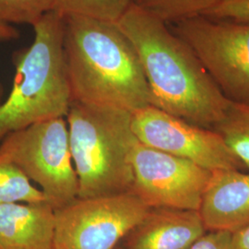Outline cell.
<instances>
[{"mask_svg":"<svg viewBox=\"0 0 249 249\" xmlns=\"http://www.w3.org/2000/svg\"><path fill=\"white\" fill-rule=\"evenodd\" d=\"M116 23L139 55L151 106L206 128L223 121L231 101L168 24L133 4Z\"/></svg>","mask_w":249,"mask_h":249,"instance_id":"6da1fadb","label":"cell"},{"mask_svg":"<svg viewBox=\"0 0 249 249\" xmlns=\"http://www.w3.org/2000/svg\"><path fill=\"white\" fill-rule=\"evenodd\" d=\"M63 45L72 101L132 114L151 106L139 55L116 22L64 17Z\"/></svg>","mask_w":249,"mask_h":249,"instance_id":"7a4b0ae2","label":"cell"},{"mask_svg":"<svg viewBox=\"0 0 249 249\" xmlns=\"http://www.w3.org/2000/svg\"><path fill=\"white\" fill-rule=\"evenodd\" d=\"M35 39L12 55L15 77L0 104V142L45 120L65 117L72 103L64 53V17L51 10L34 25Z\"/></svg>","mask_w":249,"mask_h":249,"instance_id":"3957f363","label":"cell"},{"mask_svg":"<svg viewBox=\"0 0 249 249\" xmlns=\"http://www.w3.org/2000/svg\"><path fill=\"white\" fill-rule=\"evenodd\" d=\"M132 113L72 101L67 123L80 198L131 191Z\"/></svg>","mask_w":249,"mask_h":249,"instance_id":"277c9868","label":"cell"},{"mask_svg":"<svg viewBox=\"0 0 249 249\" xmlns=\"http://www.w3.org/2000/svg\"><path fill=\"white\" fill-rule=\"evenodd\" d=\"M0 157L41 187L45 201L54 211L78 197L79 181L64 117L38 122L9 134L0 143Z\"/></svg>","mask_w":249,"mask_h":249,"instance_id":"5b68a950","label":"cell"},{"mask_svg":"<svg viewBox=\"0 0 249 249\" xmlns=\"http://www.w3.org/2000/svg\"><path fill=\"white\" fill-rule=\"evenodd\" d=\"M229 101L249 104V22L206 16L168 24Z\"/></svg>","mask_w":249,"mask_h":249,"instance_id":"8992f818","label":"cell"},{"mask_svg":"<svg viewBox=\"0 0 249 249\" xmlns=\"http://www.w3.org/2000/svg\"><path fill=\"white\" fill-rule=\"evenodd\" d=\"M150 209L131 192L77 197L54 211L53 249H116Z\"/></svg>","mask_w":249,"mask_h":249,"instance_id":"52a82bcc","label":"cell"},{"mask_svg":"<svg viewBox=\"0 0 249 249\" xmlns=\"http://www.w3.org/2000/svg\"><path fill=\"white\" fill-rule=\"evenodd\" d=\"M131 193L150 208L199 211L213 172L138 140L131 154Z\"/></svg>","mask_w":249,"mask_h":249,"instance_id":"ba28073f","label":"cell"},{"mask_svg":"<svg viewBox=\"0 0 249 249\" xmlns=\"http://www.w3.org/2000/svg\"><path fill=\"white\" fill-rule=\"evenodd\" d=\"M131 129L144 145L212 172L248 170L217 131L188 123L152 106L134 112Z\"/></svg>","mask_w":249,"mask_h":249,"instance_id":"9c48e42d","label":"cell"},{"mask_svg":"<svg viewBox=\"0 0 249 249\" xmlns=\"http://www.w3.org/2000/svg\"><path fill=\"white\" fill-rule=\"evenodd\" d=\"M206 232L197 211L151 208L119 246L122 249H188Z\"/></svg>","mask_w":249,"mask_h":249,"instance_id":"30bf717a","label":"cell"},{"mask_svg":"<svg viewBox=\"0 0 249 249\" xmlns=\"http://www.w3.org/2000/svg\"><path fill=\"white\" fill-rule=\"evenodd\" d=\"M207 231L234 232L249 225V173L213 171L198 211Z\"/></svg>","mask_w":249,"mask_h":249,"instance_id":"8fae6325","label":"cell"},{"mask_svg":"<svg viewBox=\"0 0 249 249\" xmlns=\"http://www.w3.org/2000/svg\"><path fill=\"white\" fill-rule=\"evenodd\" d=\"M55 213L46 201L0 205V249H53Z\"/></svg>","mask_w":249,"mask_h":249,"instance_id":"7c38bea8","label":"cell"},{"mask_svg":"<svg viewBox=\"0 0 249 249\" xmlns=\"http://www.w3.org/2000/svg\"><path fill=\"white\" fill-rule=\"evenodd\" d=\"M214 130L249 170V104L231 102L224 119Z\"/></svg>","mask_w":249,"mask_h":249,"instance_id":"4fadbf2b","label":"cell"},{"mask_svg":"<svg viewBox=\"0 0 249 249\" xmlns=\"http://www.w3.org/2000/svg\"><path fill=\"white\" fill-rule=\"evenodd\" d=\"M221 1L223 0H133V5L166 24H173L186 18L203 16Z\"/></svg>","mask_w":249,"mask_h":249,"instance_id":"5bb4252c","label":"cell"},{"mask_svg":"<svg viewBox=\"0 0 249 249\" xmlns=\"http://www.w3.org/2000/svg\"><path fill=\"white\" fill-rule=\"evenodd\" d=\"M133 0H53V10L63 17L80 16L117 22Z\"/></svg>","mask_w":249,"mask_h":249,"instance_id":"9a60e30c","label":"cell"},{"mask_svg":"<svg viewBox=\"0 0 249 249\" xmlns=\"http://www.w3.org/2000/svg\"><path fill=\"white\" fill-rule=\"evenodd\" d=\"M42 201L45 198L41 189L35 187L14 164L0 157V205Z\"/></svg>","mask_w":249,"mask_h":249,"instance_id":"2e32d148","label":"cell"},{"mask_svg":"<svg viewBox=\"0 0 249 249\" xmlns=\"http://www.w3.org/2000/svg\"><path fill=\"white\" fill-rule=\"evenodd\" d=\"M53 10V0H0V20L6 23L34 26Z\"/></svg>","mask_w":249,"mask_h":249,"instance_id":"e0dca14e","label":"cell"},{"mask_svg":"<svg viewBox=\"0 0 249 249\" xmlns=\"http://www.w3.org/2000/svg\"><path fill=\"white\" fill-rule=\"evenodd\" d=\"M203 16L216 19L249 22V0H223Z\"/></svg>","mask_w":249,"mask_h":249,"instance_id":"ac0fdd59","label":"cell"},{"mask_svg":"<svg viewBox=\"0 0 249 249\" xmlns=\"http://www.w3.org/2000/svg\"><path fill=\"white\" fill-rule=\"evenodd\" d=\"M188 249H231V232L207 231Z\"/></svg>","mask_w":249,"mask_h":249,"instance_id":"d6986e66","label":"cell"},{"mask_svg":"<svg viewBox=\"0 0 249 249\" xmlns=\"http://www.w3.org/2000/svg\"><path fill=\"white\" fill-rule=\"evenodd\" d=\"M19 37V33L18 30H16L11 24L3 22L0 20V41L1 42H7L18 39ZM4 94L3 86L0 83V104L2 103V98Z\"/></svg>","mask_w":249,"mask_h":249,"instance_id":"ffe728a7","label":"cell"},{"mask_svg":"<svg viewBox=\"0 0 249 249\" xmlns=\"http://www.w3.org/2000/svg\"><path fill=\"white\" fill-rule=\"evenodd\" d=\"M231 249H249V225L231 232Z\"/></svg>","mask_w":249,"mask_h":249,"instance_id":"44dd1931","label":"cell"},{"mask_svg":"<svg viewBox=\"0 0 249 249\" xmlns=\"http://www.w3.org/2000/svg\"><path fill=\"white\" fill-rule=\"evenodd\" d=\"M116 249H121V248H120V246H118V247H117V248H116Z\"/></svg>","mask_w":249,"mask_h":249,"instance_id":"7402d4cb","label":"cell"}]
</instances>
